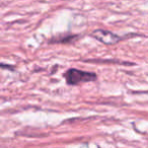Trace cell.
<instances>
[{
  "instance_id": "6da1fadb",
  "label": "cell",
  "mask_w": 148,
  "mask_h": 148,
  "mask_svg": "<svg viewBox=\"0 0 148 148\" xmlns=\"http://www.w3.org/2000/svg\"><path fill=\"white\" fill-rule=\"evenodd\" d=\"M64 78L67 84L77 85L79 83L91 82V81L97 80V76L93 72L83 71V70H79L76 68H70L64 73Z\"/></svg>"
},
{
  "instance_id": "7a4b0ae2",
  "label": "cell",
  "mask_w": 148,
  "mask_h": 148,
  "mask_svg": "<svg viewBox=\"0 0 148 148\" xmlns=\"http://www.w3.org/2000/svg\"><path fill=\"white\" fill-rule=\"evenodd\" d=\"M91 37L95 38V40H97L101 43L105 44V45L111 46L115 45V44L119 43L120 41H122L123 38L120 37L119 35L113 33V32L107 31V29H97L91 33Z\"/></svg>"
},
{
  "instance_id": "3957f363",
  "label": "cell",
  "mask_w": 148,
  "mask_h": 148,
  "mask_svg": "<svg viewBox=\"0 0 148 148\" xmlns=\"http://www.w3.org/2000/svg\"><path fill=\"white\" fill-rule=\"evenodd\" d=\"M74 38H76L75 36H66V37H63L62 39H57V38H55V39H52L51 43H68V42H71L72 40H74Z\"/></svg>"
}]
</instances>
